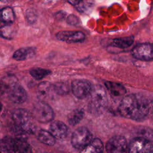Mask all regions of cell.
I'll return each instance as SVG.
<instances>
[{"instance_id":"83f0119b","label":"cell","mask_w":153,"mask_h":153,"mask_svg":"<svg viewBox=\"0 0 153 153\" xmlns=\"http://www.w3.org/2000/svg\"><path fill=\"white\" fill-rule=\"evenodd\" d=\"M67 23L72 26H77L80 23L79 19L74 14H70L66 18Z\"/></svg>"},{"instance_id":"44dd1931","label":"cell","mask_w":153,"mask_h":153,"mask_svg":"<svg viewBox=\"0 0 153 153\" xmlns=\"http://www.w3.org/2000/svg\"><path fill=\"white\" fill-rule=\"evenodd\" d=\"M134 41L133 36H127L125 38H115L113 39L111 45L114 47L120 48H126L130 47Z\"/></svg>"},{"instance_id":"2e32d148","label":"cell","mask_w":153,"mask_h":153,"mask_svg":"<svg viewBox=\"0 0 153 153\" xmlns=\"http://www.w3.org/2000/svg\"><path fill=\"white\" fill-rule=\"evenodd\" d=\"M15 20V14L10 7H5L0 9V21L5 24H11Z\"/></svg>"},{"instance_id":"8992f818","label":"cell","mask_w":153,"mask_h":153,"mask_svg":"<svg viewBox=\"0 0 153 153\" xmlns=\"http://www.w3.org/2000/svg\"><path fill=\"white\" fill-rule=\"evenodd\" d=\"M32 115L38 122L46 123L52 121L54 117L53 109L45 102L40 101L33 106Z\"/></svg>"},{"instance_id":"3957f363","label":"cell","mask_w":153,"mask_h":153,"mask_svg":"<svg viewBox=\"0 0 153 153\" xmlns=\"http://www.w3.org/2000/svg\"><path fill=\"white\" fill-rule=\"evenodd\" d=\"M33 116L27 110L17 109L12 114V119L16 127L23 133L33 134L36 127L33 122Z\"/></svg>"},{"instance_id":"ffe728a7","label":"cell","mask_w":153,"mask_h":153,"mask_svg":"<svg viewBox=\"0 0 153 153\" xmlns=\"http://www.w3.org/2000/svg\"><path fill=\"white\" fill-rule=\"evenodd\" d=\"M94 5V0H81L78 4L75 5V8L81 13L88 14L91 11Z\"/></svg>"},{"instance_id":"4fadbf2b","label":"cell","mask_w":153,"mask_h":153,"mask_svg":"<svg viewBox=\"0 0 153 153\" xmlns=\"http://www.w3.org/2000/svg\"><path fill=\"white\" fill-rule=\"evenodd\" d=\"M49 131L57 139L65 138L68 134V127L62 121H54L49 127Z\"/></svg>"},{"instance_id":"6da1fadb","label":"cell","mask_w":153,"mask_h":153,"mask_svg":"<svg viewBox=\"0 0 153 153\" xmlns=\"http://www.w3.org/2000/svg\"><path fill=\"white\" fill-rule=\"evenodd\" d=\"M150 103L143 96L131 94L121 100L118 111L123 117L136 121L144 120L150 109Z\"/></svg>"},{"instance_id":"d4e9b609","label":"cell","mask_w":153,"mask_h":153,"mask_svg":"<svg viewBox=\"0 0 153 153\" xmlns=\"http://www.w3.org/2000/svg\"><path fill=\"white\" fill-rule=\"evenodd\" d=\"M14 32V29L12 26V23L5 24V25L0 27V36L4 38L11 39Z\"/></svg>"},{"instance_id":"1f68e13d","label":"cell","mask_w":153,"mask_h":153,"mask_svg":"<svg viewBox=\"0 0 153 153\" xmlns=\"http://www.w3.org/2000/svg\"><path fill=\"white\" fill-rule=\"evenodd\" d=\"M1 1H4V0H1Z\"/></svg>"},{"instance_id":"cb8c5ba5","label":"cell","mask_w":153,"mask_h":153,"mask_svg":"<svg viewBox=\"0 0 153 153\" xmlns=\"http://www.w3.org/2000/svg\"><path fill=\"white\" fill-rule=\"evenodd\" d=\"M51 74V71L44 68H36L30 71V75L36 80H41Z\"/></svg>"},{"instance_id":"4316f807","label":"cell","mask_w":153,"mask_h":153,"mask_svg":"<svg viewBox=\"0 0 153 153\" xmlns=\"http://www.w3.org/2000/svg\"><path fill=\"white\" fill-rule=\"evenodd\" d=\"M26 19L28 23L32 24L36 20L37 14L36 12L32 8L27 9L25 13Z\"/></svg>"},{"instance_id":"7402d4cb","label":"cell","mask_w":153,"mask_h":153,"mask_svg":"<svg viewBox=\"0 0 153 153\" xmlns=\"http://www.w3.org/2000/svg\"><path fill=\"white\" fill-rule=\"evenodd\" d=\"M51 88V84L48 81H44L41 82L37 88V93L38 97L40 99H45L48 94Z\"/></svg>"},{"instance_id":"e0dca14e","label":"cell","mask_w":153,"mask_h":153,"mask_svg":"<svg viewBox=\"0 0 153 153\" xmlns=\"http://www.w3.org/2000/svg\"><path fill=\"white\" fill-rule=\"evenodd\" d=\"M103 150L102 142L98 138L92 139L90 143L82 151L83 152L100 153Z\"/></svg>"},{"instance_id":"9a60e30c","label":"cell","mask_w":153,"mask_h":153,"mask_svg":"<svg viewBox=\"0 0 153 153\" xmlns=\"http://www.w3.org/2000/svg\"><path fill=\"white\" fill-rule=\"evenodd\" d=\"M106 89L110 94L114 96H120L126 93V90L121 84L112 81H107L105 83Z\"/></svg>"},{"instance_id":"7a4b0ae2","label":"cell","mask_w":153,"mask_h":153,"mask_svg":"<svg viewBox=\"0 0 153 153\" xmlns=\"http://www.w3.org/2000/svg\"><path fill=\"white\" fill-rule=\"evenodd\" d=\"M90 100L88 103L90 111L96 115L101 114L108 105V97L105 88L97 85L93 87L90 93Z\"/></svg>"},{"instance_id":"5bb4252c","label":"cell","mask_w":153,"mask_h":153,"mask_svg":"<svg viewBox=\"0 0 153 153\" xmlns=\"http://www.w3.org/2000/svg\"><path fill=\"white\" fill-rule=\"evenodd\" d=\"M36 54V50L33 47L20 48L17 50L13 55V58L18 61L25 60L33 57Z\"/></svg>"},{"instance_id":"f1b7e54d","label":"cell","mask_w":153,"mask_h":153,"mask_svg":"<svg viewBox=\"0 0 153 153\" xmlns=\"http://www.w3.org/2000/svg\"><path fill=\"white\" fill-rule=\"evenodd\" d=\"M66 16V13L64 11H59L55 14V18L59 20H63Z\"/></svg>"},{"instance_id":"4dcf8cb0","label":"cell","mask_w":153,"mask_h":153,"mask_svg":"<svg viewBox=\"0 0 153 153\" xmlns=\"http://www.w3.org/2000/svg\"><path fill=\"white\" fill-rule=\"evenodd\" d=\"M150 106L153 109V98H152V100H151V102H150Z\"/></svg>"},{"instance_id":"8fae6325","label":"cell","mask_w":153,"mask_h":153,"mask_svg":"<svg viewBox=\"0 0 153 153\" xmlns=\"http://www.w3.org/2000/svg\"><path fill=\"white\" fill-rule=\"evenodd\" d=\"M57 39L67 43L81 42L85 39V35L81 31L63 30L57 33L56 35Z\"/></svg>"},{"instance_id":"9c48e42d","label":"cell","mask_w":153,"mask_h":153,"mask_svg":"<svg viewBox=\"0 0 153 153\" xmlns=\"http://www.w3.org/2000/svg\"><path fill=\"white\" fill-rule=\"evenodd\" d=\"M128 152L131 153L153 152V145L151 141L139 136L131 140L128 145Z\"/></svg>"},{"instance_id":"603a6c76","label":"cell","mask_w":153,"mask_h":153,"mask_svg":"<svg viewBox=\"0 0 153 153\" xmlns=\"http://www.w3.org/2000/svg\"><path fill=\"white\" fill-rule=\"evenodd\" d=\"M52 87L54 91L60 95L67 94L70 90L69 85L66 82H57Z\"/></svg>"},{"instance_id":"7c38bea8","label":"cell","mask_w":153,"mask_h":153,"mask_svg":"<svg viewBox=\"0 0 153 153\" xmlns=\"http://www.w3.org/2000/svg\"><path fill=\"white\" fill-rule=\"evenodd\" d=\"M10 100L16 103H22L27 99V93L24 88L17 83L13 84L8 89Z\"/></svg>"},{"instance_id":"277c9868","label":"cell","mask_w":153,"mask_h":153,"mask_svg":"<svg viewBox=\"0 0 153 153\" xmlns=\"http://www.w3.org/2000/svg\"><path fill=\"white\" fill-rule=\"evenodd\" d=\"M0 152L26 153L32 152V149L24 139L7 137L0 143Z\"/></svg>"},{"instance_id":"f546056e","label":"cell","mask_w":153,"mask_h":153,"mask_svg":"<svg viewBox=\"0 0 153 153\" xmlns=\"http://www.w3.org/2000/svg\"><path fill=\"white\" fill-rule=\"evenodd\" d=\"M81 1V0H68V2L70 4H71V5H72L75 6V5H76L77 4H78Z\"/></svg>"},{"instance_id":"d6986e66","label":"cell","mask_w":153,"mask_h":153,"mask_svg":"<svg viewBox=\"0 0 153 153\" xmlns=\"http://www.w3.org/2000/svg\"><path fill=\"white\" fill-rule=\"evenodd\" d=\"M84 116V111L82 109H76L72 111L68 117V121L69 124L74 126L78 124L82 120Z\"/></svg>"},{"instance_id":"5b68a950","label":"cell","mask_w":153,"mask_h":153,"mask_svg":"<svg viewBox=\"0 0 153 153\" xmlns=\"http://www.w3.org/2000/svg\"><path fill=\"white\" fill-rule=\"evenodd\" d=\"M92 139L93 136L89 130L84 127H80L72 133L71 141L74 148L82 151Z\"/></svg>"},{"instance_id":"30bf717a","label":"cell","mask_w":153,"mask_h":153,"mask_svg":"<svg viewBox=\"0 0 153 153\" xmlns=\"http://www.w3.org/2000/svg\"><path fill=\"white\" fill-rule=\"evenodd\" d=\"M128 148L127 142L122 136H115L111 137L106 144V151L111 153L124 152Z\"/></svg>"},{"instance_id":"484cf974","label":"cell","mask_w":153,"mask_h":153,"mask_svg":"<svg viewBox=\"0 0 153 153\" xmlns=\"http://www.w3.org/2000/svg\"><path fill=\"white\" fill-rule=\"evenodd\" d=\"M138 134L140 136L139 137L145 138L151 142L153 141V130L150 128L143 127L139 130Z\"/></svg>"},{"instance_id":"ba28073f","label":"cell","mask_w":153,"mask_h":153,"mask_svg":"<svg viewBox=\"0 0 153 153\" xmlns=\"http://www.w3.org/2000/svg\"><path fill=\"white\" fill-rule=\"evenodd\" d=\"M133 56L140 60H153V44L142 43L136 45L131 50Z\"/></svg>"},{"instance_id":"52a82bcc","label":"cell","mask_w":153,"mask_h":153,"mask_svg":"<svg viewBox=\"0 0 153 153\" xmlns=\"http://www.w3.org/2000/svg\"><path fill=\"white\" fill-rule=\"evenodd\" d=\"M71 87L74 95L79 99L90 95L93 88L91 82L86 79H75L72 82Z\"/></svg>"},{"instance_id":"ac0fdd59","label":"cell","mask_w":153,"mask_h":153,"mask_svg":"<svg viewBox=\"0 0 153 153\" xmlns=\"http://www.w3.org/2000/svg\"><path fill=\"white\" fill-rule=\"evenodd\" d=\"M38 139L42 143L48 146H53L56 143V138L48 131L40 130L37 133Z\"/></svg>"}]
</instances>
